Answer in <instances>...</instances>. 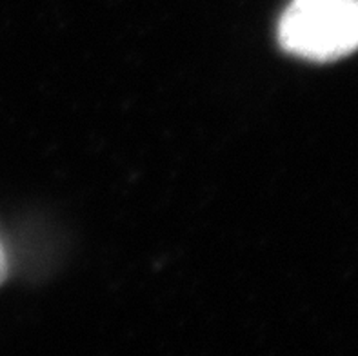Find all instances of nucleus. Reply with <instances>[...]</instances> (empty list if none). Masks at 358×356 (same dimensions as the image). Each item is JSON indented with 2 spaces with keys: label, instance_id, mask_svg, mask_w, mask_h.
<instances>
[{
  "label": "nucleus",
  "instance_id": "f257e3e1",
  "mask_svg": "<svg viewBox=\"0 0 358 356\" xmlns=\"http://www.w3.org/2000/svg\"><path fill=\"white\" fill-rule=\"evenodd\" d=\"M287 53L333 62L358 50V0H293L278 22Z\"/></svg>",
  "mask_w": 358,
  "mask_h": 356
},
{
  "label": "nucleus",
  "instance_id": "f03ea898",
  "mask_svg": "<svg viewBox=\"0 0 358 356\" xmlns=\"http://www.w3.org/2000/svg\"><path fill=\"white\" fill-rule=\"evenodd\" d=\"M8 271H9L8 255H6L4 243H2V238H0V285L4 284L6 276H8Z\"/></svg>",
  "mask_w": 358,
  "mask_h": 356
}]
</instances>
